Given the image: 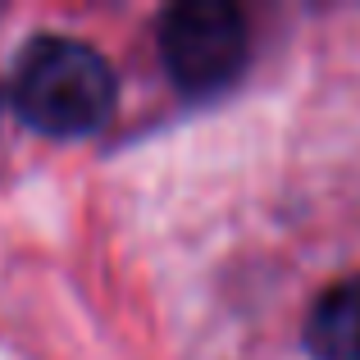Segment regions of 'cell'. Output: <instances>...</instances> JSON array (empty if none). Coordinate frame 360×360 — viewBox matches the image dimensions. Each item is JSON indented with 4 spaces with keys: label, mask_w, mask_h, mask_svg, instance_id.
I'll use <instances>...</instances> for the list:
<instances>
[{
    "label": "cell",
    "mask_w": 360,
    "mask_h": 360,
    "mask_svg": "<svg viewBox=\"0 0 360 360\" xmlns=\"http://www.w3.org/2000/svg\"><path fill=\"white\" fill-rule=\"evenodd\" d=\"M14 110L46 137H87L115 115V69L78 37H37L23 46L9 82Z\"/></svg>",
    "instance_id": "1"
},
{
    "label": "cell",
    "mask_w": 360,
    "mask_h": 360,
    "mask_svg": "<svg viewBox=\"0 0 360 360\" xmlns=\"http://www.w3.org/2000/svg\"><path fill=\"white\" fill-rule=\"evenodd\" d=\"M251 32L246 18L219 0L174 5L160 18V60L183 96H219L242 78Z\"/></svg>",
    "instance_id": "2"
},
{
    "label": "cell",
    "mask_w": 360,
    "mask_h": 360,
    "mask_svg": "<svg viewBox=\"0 0 360 360\" xmlns=\"http://www.w3.org/2000/svg\"><path fill=\"white\" fill-rule=\"evenodd\" d=\"M306 352L315 360H360V274L319 292L306 319Z\"/></svg>",
    "instance_id": "3"
}]
</instances>
